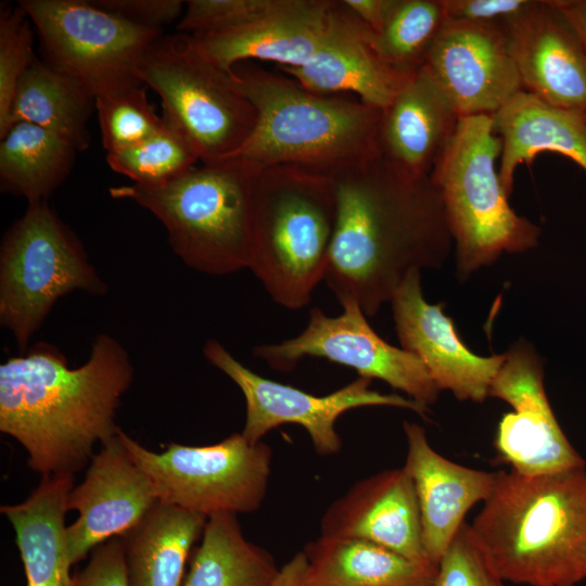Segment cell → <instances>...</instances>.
<instances>
[{"instance_id":"1","label":"cell","mask_w":586,"mask_h":586,"mask_svg":"<svg viewBox=\"0 0 586 586\" xmlns=\"http://www.w3.org/2000/svg\"><path fill=\"white\" fill-rule=\"evenodd\" d=\"M336 221L324 281L374 316L413 270L441 268L454 241L430 175L381 155L331 176Z\"/></svg>"},{"instance_id":"2","label":"cell","mask_w":586,"mask_h":586,"mask_svg":"<svg viewBox=\"0 0 586 586\" xmlns=\"http://www.w3.org/2000/svg\"><path fill=\"white\" fill-rule=\"evenodd\" d=\"M133 377L128 352L107 333L95 335L77 368L55 345L35 343L0 366V431L24 447L41 477L75 475L98 443L117 434V409Z\"/></svg>"},{"instance_id":"3","label":"cell","mask_w":586,"mask_h":586,"mask_svg":"<svg viewBox=\"0 0 586 586\" xmlns=\"http://www.w3.org/2000/svg\"><path fill=\"white\" fill-rule=\"evenodd\" d=\"M471 528L504 581L575 586L586 578V470L497 471Z\"/></svg>"},{"instance_id":"4","label":"cell","mask_w":586,"mask_h":586,"mask_svg":"<svg viewBox=\"0 0 586 586\" xmlns=\"http://www.w3.org/2000/svg\"><path fill=\"white\" fill-rule=\"evenodd\" d=\"M230 73L257 113L252 135L231 157L333 176L381 155V109L357 98L310 92L255 65L240 63Z\"/></svg>"},{"instance_id":"5","label":"cell","mask_w":586,"mask_h":586,"mask_svg":"<svg viewBox=\"0 0 586 586\" xmlns=\"http://www.w3.org/2000/svg\"><path fill=\"white\" fill-rule=\"evenodd\" d=\"M336 221L331 176L297 166L258 167L249 269L272 301L307 306L324 279Z\"/></svg>"},{"instance_id":"6","label":"cell","mask_w":586,"mask_h":586,"mask_svg":"<svg viewBox=\"0 0 586 586\" xmlns=\"http://www.w3.org/2000/svg\"><path fill=\"white\" fill-rule=\"evenodd\" d=\"M257 169L244 160L230 157L202 163L164 184L118 186L110 188L109 193L153 214L186 266L211 276H226L250 266Z\"/></svg>"},{"instance_id":"7","label":"cell","mask_w":586,"mask_h":586,"mask_svg":"<svg viewBox=\"0 0 586 586\" xmlns=\"http://www.w3.org/2000/svg\"><path fill=\"white\" fill-rule=\"evenodd\" d=\"M501 146L492 115L462 116L430 173L460 278L492 265L505 252L522 253L538 244L540 228L512 209L499 179Z\"/></svg>"},{"instance_id":"8","label":"cell","mask_w":586,"mask_h":586,"mask_svg":"<svg viewBox=\"0 0 586 586\" xmlns=\"http://www.w3.org/2000/svg\"><path fill=\"white\" fill-rule=\"evenodd\" d=\"M137 77L158 94L163 120L191 143L203 164L234 155L256 126L253 103L192 35L158 38L140 61Z\"/></svg>"},{"instance_id":"9","label":"cell","mask_w":586,"mask_h":586,"mask_svg":"<svg viewBox=\"0 0 586 586\" xmlns=\"http://www.w3.org/2000/svg\"><path fill=\"white\" fill-rule=\"evenodd\" d=\"M75 291L99 296L109 286L48 201L29 203L0 245V324L21 354L55 303Z\"/></svg>"},{"instance_id":"10","label":"cell","mask_w":586,"mask_h":586,"mask_svg":"<svg viewBox=\"0 0 586 586\" xmlns=\"http://www.w3.org/2000/svg\"><path fill=\"white\" fill-rule=\"evenodd\" d=\"M117 434L163 502L209 518L257 511L266 497L272 451L262 441L233 433L213 445L170 443L155 453L120 428Z\"/></svg>"},{"instance_id":"11","label":"cell","mask_w":586,"mask_h":586,"mask_svg":"<svg viewBox=\"0 0 586 586\" xmlns=\"http://www.w3.org/2000/svg\"><path fill=\"white\" fill-rule=\"evenodd\" d=\"M43 61L94 98L142 85L137 67L162 29L138 25L92 0H21Z\"/></svg>"},{"instance_id":"12","label":"cell","mask_w":586,"mask_h":586,"mask_svg":"<svg viewBox=\"0 0 586 586\" xmlns=\"http://www.w3.org/2000/svg\"><path fill=\"white\" fill-rule=\"evenodd\" d=\"M203 355L242 391L246 406L242 434L251 444L260 442L264 435L281 424H297L307 431L316 451L328 456L339 453L342 447L335 423L351 409L390 406L412 410L421 417L429 411L428 407L408 397L372 390V380L362 377L328 395H313L255 373L214 339L205 342Z\"/></svg>"},{"instance_id":"13","label":"cell","mask_w":586,"mask_h":586,"mask_svg":"<svg viewBox=\"0 0 586 586\" xmlns=\"http://www.w3.org/2000/svg\"><path fill=\"white\" fill-rule=\"evenodd\" d=\"M341 305L343 311L337 316L311 308L307 326L298 335L257 345L253 356L281 372L293 370L304 357L324 358L354 369L359 377L382 380L422 406L434 404L440 390L423 362L383 340L356 302Z\"/></svg>"},{"instance_id":"14","label":"cell","mask_w":586,"mask_h":586,"mask_svg":"<svg viewBox=\"0 0 586 586\" xmlns=\"http://www.w3.org/2000/svg\"><path fill=\"white\" fill-rule=\"evenodd\" d=\"M489 396L514 409L499 421L494 441L500 459L511 470L532 476L585 467L551 409L543 362L531 344L515 342L506 352Z\"/></svg>"},{"instance_id":"15","label":"cell","mask_w":586,"mask_h":586,"mask_svg":"<svg viewBox=\"0 0 586 586\" xmlns=\"http://www.w3.org/2000/svg\"><path fill=\"white\" fill-rule=\"evenodd\" d=\"M424 66L460 117L493 115L524 91L504 25L446 20Z\"/></svg>"},{"instance_id":"16","label":"cell","mask_w":586,"mask_h":586,"mask_svg":"<svg viewBox=\"0 0 586 586\" xmlns=\"http://www.w3.org/2000/svg\"><path fill=\"white\" fill-rule=\"evenodd\" d=\"M158 501L151 479L132 460L118 434L103 443L84 481L68 496V511L79 514L66 526L72 566L100 544L136 526Z\"/></svg>"},{"instance_id":"17","label":"cell","mask_w":586,"mask_h":586,"mask_svg":"<svg viewBox=\"0 0 586 586\" xmlns=\"http://www.w3.org/2000/svg\"><path fill=\"white\" fill-rule=\"evenodd\" d=\"M400 347L416 355L440 391L448 390L459 400L483 403L506 353L480 356L456 332L444 304H430L423 296L421 271H411L391 300Z\"/></svg>"},{"instance_id":"18","label":"cell","mask_w":586,"mask_h":586,"mask_svg":"<svg viewBox=\"0 0 586 586\" xmlns=\"http://www.w3.org/2000/svg\"><path fill=\"white\" fill-rule=\"evenodd\" d=\"M504 26L523 90L586 116V53L552 0H535Z\"/></svg>"},{"instance_id":"19","label":"cell","mask_w":586,"mask_h":586,"mask_svg":"<svg viewBox=\"0 0 586 586\" xmlns=\"http://www.w3.org/2000/svg\"><path fill=\"white\" fill-rule=\"evenodd\" d=\"M279 69L310 92L354 93L382 111L412 75L397 71L382 56L374 33L344 1H333L323 39L310 61Z\"/></svg>"},{"instance_id":"20","label":"cell","mask_w":586,"mask_h":586,"mask_svg":"<svg viewBox=\"0 0 586 586\" xmlns=\"http://www.w3.org/2000/svg\"><path fill=\"white\" fill-rule=\"evenodd\" d=\"M320 532L370 542L412 561L434 564L423 546L416 489L404 467L355 483L327 509Z\"/></svg>"},{"instance_id":"21","label":"cell","mask_w":586,"mask_h":586,"mask_svg":"<svg viewBox=\"0 0 586 586\" xmlns=\"http://www.w3.org/2000/svg\"><path fill=\"white\" fill-rule=\"evenodd\" d=\"M333 1L273 0L260 15L234 28L192 35L203 52L220 68L245 61L271 62L280 67L305 65L327 30Z\"/></svg>"},{"instance_id":"22","label":"cell","mask_w":586,"mask_h":586,"mask_svg":"<svg viewBox=\"0 0 586 586\" xmlns=\"http://www.w3.org/2000/svg\"><path fill=\"white\" fill-rule=\"evenodd\" d=\"M403 428L407 441L404 469L416 489L425 552L437 565L467 512L491 495L497 471L455 463L431 447L421 425L404 422Z\"/></svg>"},{"instance_id":"23","label":"cell","mask_w":586,"mask_h":586,"mask_svg":"<svg viewBox=\"0 0 586 586\" xmlns=\"http://www.w3.org/2000/svg\"><path fill=\"white\" fill-rule=\"evenodd\" d=\"M459 119L453 101L423 65L382 111L380 154L402 170L430 175Z\"/></svg>"},{"instance_id":"24","label":"cell","mask_w":586,"mask_h":586,"mask_svg":"<svg viewBox=\"0 0 586 586\" xmlns=\"http://www.w3.org/2000/svg\"><path fill=\"white\" fill-rule=\"evenodd\" d=\"M74 482L73 474L42 476L24 501L0 508L14 530L26 586H75L65 526Z\"/></svg>"},{"instance_id":"25","label":"cell","mask_w":586,"mask_h":586,"mask_svg":"<svg viewBox=\"0 0 586 586\" xmlns=\"http://www.w3.org/2000/svg\"><path fill=\"white\" fill-rule=\"evenodd\" d=\"M493 116L501 139L498 175L508 194L519 165L530 164L543 152L564 155L586 171V116L553 107L521 91Z\"/></svg>"},{"instance_id":"26","label":"cell","mask_w":586,"mask_h":586,"mask_svg":"<svg viewBox=\"0 0 586 586\" xmlns=\"http://www.w3.org/2000/svg\"><path fill=\"white\" fill-rule=\"evenodd\" d=\"M303 552V586H433L437 570V565L354 538L320 535Z\"/></svg>"},{"instance_id":"27","label":"cell","mask_w":586,"mask_h":586,"mask_svg":"<svg viewBox=\"0 0 586 586\" xmlns=\"http://www.w3.org/2000/svg\"><path fill=\"white\" fill-rule=\"evenodd\" d=\"M207 518L158 501L120 537L129 586H181Z\"/></svg>"},{"instance_id":"28","label":"cell","mask_w":586,"mask_h":586,"mask_svg":"<svg viewBox=\"0 0 586 586\" xmlns=\"http://www.w3.org/2000/svg\"><path fill=\"white\" fill-rule=\"evenodd\" d=\"M93 110L95 98L86 88L36 58L16 87L8 129L14 123H28L81 152L90 145L88 120Z\"/></svg>"},{"instance_id":"29","label":"cell","mask_w":586,"mask_h":586,"mask_svg":"<svg viewBox=\"0 0 586 586\" xmlns=\"http://www.w3.org/2000/svg\"><path fill=\"white\" fill-rule=\"evenodd\" d=\"M280 569L273 557L245 538L234 513L207 518L181 586H271Z\"/></svg>"},{"instance_id":"30","label":"cell","mask_w":586,"mask_h":586,"mask_svg":"<svg viewBox=\"0 0 586 586\" xmlns=\"http://www.w3.org/2000/svg\"><path fill=\"white\" fill-rule=\"evenodd\" d=\"M77 150L54 133L28 124L14 123L1 137V190L26 199L48 201L71 173Z\"/></svg>"},{"instance_id":"31","label":"cell","mask_w":586,"mask_h":586,"mask_svg":"<svg viewBox=\"0 0 586 586\" xmlns=\"http://www.w3.org/2000/svg\"><path fill=\"white\" fill-rule=\"evenodd\" d=\"M442 0H395L375 44L397 71L411 75L420 69L446 22Z\"/></svg>"},{"instance_id":"32","label":"cell","mask_w":586,"mask_h":586,"mask_svg":"<svg viewBox=\"0 0 586 586\" xmlns=\"http://www.w3.org/2000/svg\"><path fill=\"white\" fill-rule=\"evenodd\" d=\"M199 162L191 143L166 124L135 145L106 153V163L112 170L141 186L167 183L198 166Z\"/></svg>"},{"instance_id":"33","label":"cell","mask_w":586,"mask_h":586,"mask_svg":"<svg viewBox=\"0 0 586 586\" xmlns=\"http://www.w3.org/2000/svg\"><path fill=\"white\" fill-rule=\"evenodd\" d=\"M95 111L106 153L135 145L165 125L143 85L97 97Z\"/></svg>"},{"instance_id":"34","label":"cell","mask_w":586,"mask_h":586,"mask_svg":"<svg viewBox=\"0 0 586 586\" xmlns=\"http://www.w3.org/2000/svg\"><path fill=\"white\" fill-rule=\"evenodd\" d=\"M31 22L17 4L0 9V138L9 127L12 101L18 81L34 60Z\"/></svg>"},{"instance_id":"35","label":"cell","mask_w":586,"mask_h":586,"mask_svg":"<svg viewBox=\"0 0 586 586\" xmlns=\"http://www.w3.org/2000/svg\"><path fill=\"white\" fill-rule=\"evenodd\" d=\"M433 586H506L464 522L438 561Z\"/></svg>"},{"instance_id":"36","label":"cell","mask_w":586,"mask_h":586,"mask_svg":"<svg viewBox=\"0 0 586 586\" xmlns=\"http://www.w3.org/2000/svg\"><path fill=\"white\" fill-rule=\"evenodd\" d=\"M273 0H190L177 24V30L189 35L221 31L255 18Z\"/></svg>"},{"instance_id":"37","label":"cell","mask_w":586,"mask_h":586,"mask_svg":"<svg viewBox=\"0 0 586 586\" xmlns=\"http://www.w3.org/2000/svg\"><path fill=\"white\" fill-rule=\"evenodd\" d=\"M74 583L75 586H129L120 537L97 546L86 566L74 575Z\"/></svg>"},{"instance_id":"38","label":"cell","mask_w":586,"mask_h":586,"mask_svg":"<svg viewBox=\"0 0 586 586\" xmlns=\"http://www.w3.org/2000/svg\"><path fill=\"white\" fill-rule=\"evenodd\" d=\"M535 0H442L447 20L482 24L506 23L526 12Z\"/></svg>"},{"instance_id":"39","label":"cell","mask_w":586,"mask_h":586,"mask_svg":"<svg viewBox=\"0 0 586 586\" xmlns=\"http://www.w3.org/2000/svg\"><path fill=\"white\" fill-rule=\"evenodd\" d=\"M98 7L118 14L141 26L162 29L180 20L183 1L180 0H92Z\"/></svg>"},{"instance_id":"40","label":"cell","mask_w":586,"mask_h":586,"mask_svg":"<svg viewBox=\"0 0 586 586\" xmlns=\"http://www.w3.org/2000/svg\"><path fill=\"white\" fill-rule=\"evenodd\" d=\"M346 7L374 34L384 26L395 0H343Z\"/></svg>"},{"instance_id":"41","label":"cell","mask_w":586,"mask_h":586,"mask_svg":"<svg viewBox=\"0 0 586 586\" xmlns=\"http://www.w3.org/2000/svg\"><path fill=\"white\" fill-rule=\"evenodd\" d=\"M575 30L586 53V0H552Z\"/></svg>"},{"instance_id":"42","label":"cell","mask_w":586,"mask_h":586,"mask_svg":"<svg viewBox=\"0 0 586 586\" xmlns=\"http://www.w3.org/2000/svg\"><path fill=\"white\" fill-rule=\"evenodd\" d=\"M305 571L306 558L300 551L280 569L271 586H303Z\"/></svg>"}]
</instances>
